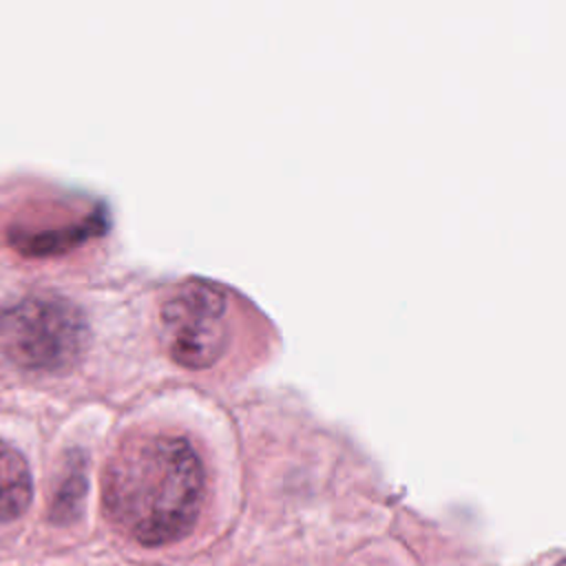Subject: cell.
<instances>
[{"mask_svg":"<svg viewBox=\"0 0 566 566\" xmlns=\"http://www.w3.org/2000/svg\"><path fill=\"white\" fill-rule=\"evenodd\" d=\"M206 471L188 438L150 431L128 436L102 475V511L128 539L155 548L186 537L199 517Z\"/></svg>","mask_w":566,"mask_h":566,"instance_id":"1","label":"cell"},{"mask_svg":"<svg viewBox=\"0 0 566 566\" xmlns=\"http://www.w3.org/2000/svg\"><path fill=\"white\" fill-rule=\"evenodd\" d=\"M88 325L80 307L55 292H35L0 312V347L22 369L62 374L82 356Z\"/></svg>","mask_w":566,"mask_h":566,"instance_id":"2","label":"cell"},{"mask_svg":"<svg viewBox=\"0 0 566 566\" xmlns=\"http://www.w3.org/2000/svg\"><path fill=\"white\" fill-rule=\"evenodd\" d=\"M157 327L175 363L206 369L223 356L228 345V301L217 285L181 283L164 298Z\"/></svg>","mask_w":566,"mask_h":566,"instance_id":"3","label":"cell"},{"mask_svg":"<svg viewBox=\"0 0 566 566\" xmlns=\"http://www.w3.org/2000/svg\"><path fill=\"white\" fill-rule=\"evenodd\" d=\"M33 500V478L24 455L0 440V522H13L27 513Z\"/></svg>","mask_w":566,"mask_h":566,"instance_id":"4","label":"cell"},{"mask_svg":"<svg viewBox=\"0 0 566 566\" xmlns=\"http://www.w3.org/2000/svg\"><path fill=\"white\" fill-rule=\"evenodd\" d=\"M86 469L82 453H73L66 460L62 480L55 486L51 506H49V522L55 526H69L82 517L84 497H86Z\"/></svg>","mask_w":566,"mask_h":566,"instance_id":"5","label":"cell"},{"mask_svg":"<svg viewBox=\"0 0 566 566\" xmlns=\"http://www.w3.org/2000/svg\"><path fill=\"white\" fill-rule=\"evenodd\" d=\"M555 566H564V559H557V562H555Z\"/></svg>","mask_w":566,"mask_h":566,"instance_id":"6","label":"cell"}]
</instances>
